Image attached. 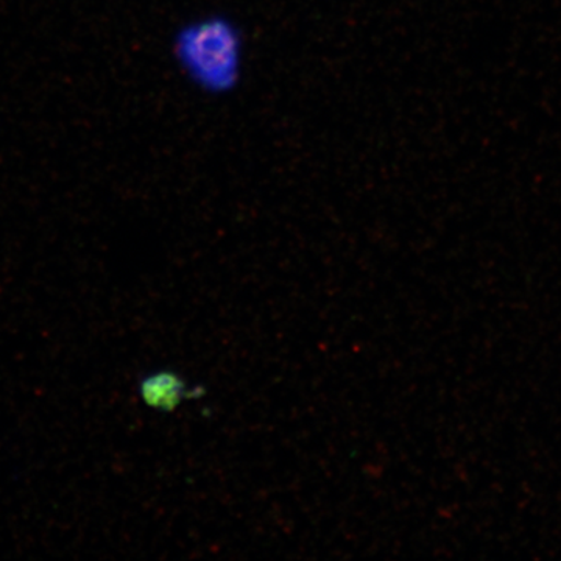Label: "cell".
Here are the masks:
<instances>
[{
    "mask_svg": "<svg viewBox=\"0 0 561 561\" xmlns=\"http://www.w3.org/2000/svg\"><path fill=\"white\" fill-rule=\"evenodd\" d=\"M171 55L183 79L202 95L224 99L241 90L247 38L230 14L209 11L184 21L173 32Z\"/></svg>",
    "mask_w": 561,
    "mask_h": 561,
    "instance_id": "cell-1",
    "label": "cell"
},
{
    "mask_svg": "<svg viewBox=\"0 0 561 561\" xmlns=\"http://www.w3.org/2000/svg\"><path fill=\"white\" fill-rule=\"evenodd\" d=\"M203 394V387H190L180 373L169 368L147 373L138 382L139 400L146 408L157 412H175L184 401L198 400Z\"/></svg>",
    "mask_w": 561,
    "mask_h": 561,
    "instance_id": "cell-2",
    "label": "cell"
}]
</instances>
